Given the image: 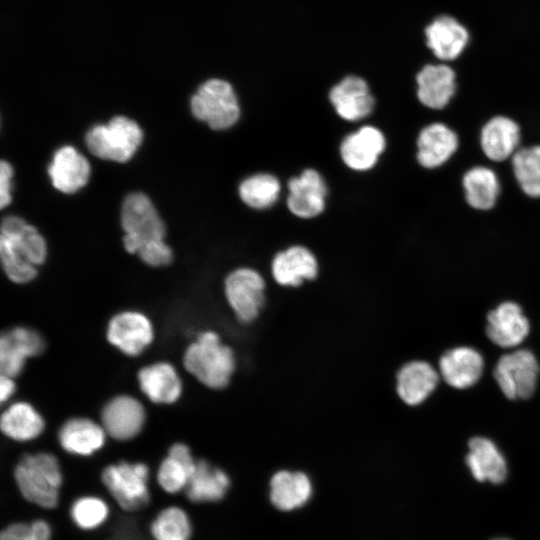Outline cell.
Returning <instances> with one entry per match:
<instances>
[{"label":"cell","mask_w":540,"mask_h":540,"mask_svg":"<svg viewBox=\"0 0 540 540\" xmlns=\"http://www.w3.org/2000/svg\"><path fill=\"white\" fill-rule=\"evenodd\" d=\"M0 238L5 239L36 266L46 259L47 245L44 238L34 226L18 216H7L2 220Z\"/></svg>","instance_id":"28"},{"label":"cell","mask_w":540,"mask_h":540,"mask_svg":"<svg viewBox=\"0 0 540 540\" xmlns=\"http://www.w3.org/2000/svg\"><path fill=\"white\" fill-rule=\"evenodd\" d=\"M428 48L442 61L458 58L469 42V32L456 18L441 15L425 28Z\"/></svg>","instance_id":"21"},{"label":"cell","mask_w":540,"mask_h":540,"mask_svg":"<svg viewBox=\"0 0 540 540\" xmlns=\"http://www.w3.org/2000/svg\"><path fill=\"white\" fill-rule=\"evenodd\" d=\"M124 248L134 254L146 244L164 240L166 229L151 200L143 193L129 194L121 207Z\"/></svg>","instance_id":"4"},{"label":"cell","mask_w":540,"mask_h":540,"mask_svg":"<svg viewBox=\"0 0 540 540\" xmlns=\"http://www.w3.org/2000/svg\"><path fill=\"white\" fill-rule=\"evenodd\" d=\"M183 365L202 385L219 390L230 383L236 360L233 350L222 343L218 333L205 330L185 349Z\"/></svg>","instance_id":"1"},{"label":"cell","mask_w":540,"mask_h":540,"mask_svg":"<svg viewBox=\"0 0 540 540\" xmlns=\"http://www.w3.org/2000/svg\"><path fill=\"white\" fill-rule=\"evenodd\" d=\"M465 462L478 482L498 485L507 478L508 468L503 454L495 443L486 437L476 436L469 440Z\"/></svg>","instance_id":"20"},{"label":"cell","mask_w":540,"mask_h":540,"mask_svg":"<svg viewBox=\"0 0 540 540\" xmlns=\"http://www.w3.org/2000/svg\"><path fill=\"white\" fill-rule=\"evenodd\" d=\"M48 173L57 190L70 194L86 185L90 164L74 147L66 145L54 153Z\"/></svg>","instance_id":"24"},{"label":"cell","mask_w":540,"mask_h":540,"mask_svg":"<svg viewBox=\"0 0 540 540\" xmlns=\"http://www.w3.org/2000/svg\"><path fill=\"white\" fill-rule=\"evenodd\" d=\"M229 487L230 478L224 470L206 460H196L185 492L191 502H216L224 498Z\"/></svg>","instance_id":"31"},{"label":"cell","mask_w":540,"mask_h":540,"mask_svg":"<svg viewBox=\"0 0 540 540\" xmlns=\"http://www.w3.org/2000/svg\"><path fill=\"white\" fill-rule=\"evenodd\" d=\"M539 372L536 356L527 349H520L502 355L493 376L506 398L529 399L536 390Z\"/></svg>","instance_id":"7"},{"label":"cell","mask_w":540,"mask_h":540,"mask_svg":"<svg viewBox=\"0 0 540 540\" xmlns=\"http://www.w3.org/2000/svg\"><path fill=\"white\" fill-rule=\"evenodd\" d=\"M520 142V125L511 117L495 115L481 127L480 147L491 161L503 162L511 159L520 148Z\"/></svg>","instance_id":"15"},{"label":"cell","mask_w":540,"mask_h":540,"mask_svg":"<svg viewBox=\"0 0 540 540\" xmlns=\"http://www.w3.org/2000/svg\"><path fill=\"white\" fill-rule=\"evenodd\" d=\"M137 254L144 263L152 267L168 265L173 258L172 251L164 240H157L146 244Z\"/></svg>","instance_id":"39"},{"label":"cell","mask_w":540,"mask_h":540,"mask_svg":"<svg viewBox=\"0 0 540 540\" xmlns=\"http://www.w3.org/2000/svg\"><path fill=\"white\" fill-rule=\"evenodd\" d=\"M287 206L297 217L313 218L325 209L327 186L322 176L314 169H306L288 182Z\"/></svg>","instance_id":"14"},{"label":"cell","mask_w":540,"mask_h":540,"mask_svg":"<svg viewBox=\"0 0 540 540\" xmlns=\"http://www.w3.org/2000/svg\"><path fill=\"white\" fill-rule=\"evenodd\" d=\"M318 274V263L313 253L303 246H292L276 254L272 261L274 280L282 286L297 287Z\"/></svg>","instance_id":"27"},{"label":"cell","mask_w":540,"mask_h":540,"mask_svg":"<svg viewBox=\"0 0 540 540\" xmlns=\"http://www.w3.org/2000/svg\"><path fill=\"white\" fill-rule=\"evenodd\" d=\"M15 378L3 375L0 376V400L1 403L8 401L16 391Z\"/></svg>","instance_id":"41"},{"label":"cell","mask_w":540,"mask_h":540,"mask_svg":"<svg viewBox=\"0 0 540 540\" xmlns=\"http://www.w3.org/2000/svg\"><path fill=\"white\" fill-rule=\"evenodd\" d=\"M466 203L474 210L489 211L497 203L501 183L496 172L483 165L473 166L462 176Z\"/></svg>","instance_id":"29"},{"label":"cell","mask_w":540,"mask_h":540,"mask_svg":"<svg viewBox=\"0 0 540 540\" xmlns=\"http://www.w3.org/2000/svg\"><path fill=\"white\" fill-rule=\"evenodd\" d=\"M416 145L420 166L435 169L447 163L457 152L459 136L445 123L433 122L420 130Z\"/></svg>","instance_id":"13"},{"label":"cell","mask_w":540,"mask_h":540,"mask_svg":"<svg viewBox=\"0 0 540 540\" xmlns=\"http://www.w3.org/2000/svg\"><path fill=\"white\" fill-rule=\"evenodd\" d=\"M265 281L254 269L243 267L229 273L224 282L226 300L244 324L256 320L265 303Z\"/></svg>","instance_id":"8"},{"label":"cell","mask_w":540,"mask_h":540,"mask_svg":"<svg viewBox=\"0 0 540 540\" xmlns=\"http://www.w3.org/2000/svg\"><path fill=\"white\" fill-rule=\"evenodd\" d=\"M195 465L196 460L190 448L181 442L174 443L157 470L159 486L167 493L180 492L186 488Z\"/></svg>","instance_id":"32"},{"label":"cell","mask_w":540,"mask_h":540,"mask_svg":"<svg viewBox=\"0 0 540 540\" xmlns=\"http://www.w3.org/2000/svg\"><path fill=\"white\" fill-rule=\"evenodd\" d=\"M143 140L140 126L124 116H116L107 124L92 127L85 136L86 146L96 157L115 162H127Z\"/></svg>","instance_id":"3"},{"label":"cell","mask_w":540,"mask_h":540,"mask_svg":"<svg viewBox=\"0 0 540 540\" xmlns=\"http://www.w3.org/2000/svg\"><path fill=\"white\" fill-rule=\"evenodd\" d=\"M14 478L21 495L28 502L44 509L57 506L63 476L53 454L38 452L24 455L15 467Z\"/></svg>","instance_id":"2"},{"label":"cell","mask_w":540,"mask_h":540,"mask_svg":"<svg viewBox=\"0 0 540 540\" xmlns=\"http://www.w3.org/2000/svg\"><path fill=\"white\" fill-rule=\"evenodd\" d=\"M313 493L309 476L302 471L280 470L269 482V498L280 511H293L304 506Z\"/></svg>","instance_id":"26"},{"label":"cell","mask_w":540,"mask_h":540,"mask_svg":"<svg viewBox=\"0 0 540 540\" xmlns=\"http://www.w3.org/2000/svg\"><path fill=\"white\" fill-rule=\"evenodd\" d=\"M154 336L151 320L144 313L134 310L115 314L106 329L108 342L130 357L142 354L151 345Z\"/></svg>","instance_id":"9"},{"label":"cell","mask_w":540,"mask_h":540,"mask_svg":"<svg viewBox=\"0 0 540 540\" xmlns=\"http://www.w3.org/2000/svg\"><path fill=\"white\" fill-rule=\"evenodd\" d=\"M417 98L432 110L444 109L456 93V73L447 64L425 65L416 76Z\"/></svg>","instance_id":"17"},{"label":"cell","mask_w":540,"mask_h":540,"mask_svg":"<svg viewBox=\"0 0 540 540\" xmlns=\"http://www.w3.org/2000/svg\"><path fill=\"white\" fill-rule=\"evenodd\" d=\"M529 330V320L515 302H502L487 315V337L501 348L518 346L528 336Z\"/></svg>","instance_id":"12"},{"label":"cell","mask_w":540,"mask_h":540,"mask_svg":"<svg viewBox=\"0 0 540 540\" xmlns=\"http://www.w3.org/2000/svg\"><path fill=\"white\" fill-rule=\"evenodd\" d=\"M0 428L7 438L17 442H27L43 433L45 420L32 404L17 401L2 412Z\"/></svg>","instance_id":"30"},{"label":"cell","mask_w":540,"mask_h":540,"mask_svg":"<svg viewBox=\"0 0 540 540\" xmlns=\"http://www.w3.org/2000/svg\"><path fill=\"white\" fill-rule=\"evenodd\" d=\"M51 528L49 524L38 519L29 524L15 522L2 530L0 540H50Z\"/></svg>","instance_id":"38"},{"label":"cell","mask_w":540,"mask_h":540,"mask_svg":"<svg viewBox=\"0 0 540 540\" xmlns=\"http://www.w3.org/2000/svg\"><path fill=\"white\" fill-rule=\"evenodd\" d=\"M329 100L337 114L347 121L367 117L374 108V98L365 80L357 76L345 77L329 93Z\"/></svg>","instance_id":"22"},{"label":"cell","mask_w":540,"mask_h":540,"mask_svg":"<svg viewBox=\"0 0 540 540\" xmlns=\"http://www.w3.org/2000/svg\"><path fill=\"white\" fill-rule=\"evenodd\" d=\"M137 380L142 393L155 404H173L182 395V380L169 362L159 361L142 367Z\"/></svg>","instance_id":"18"},{"label":"cell","mask_w":540,"mask_h":540,"mask_svg":"<svg viewBox=\"0 0 540 540\" xmlns=\"http://www.w3.org/2000/svg\"><path fill=\"white\" fill-rule=\"evenodd\" d=\"M280 182L271 174L258 173L244 179L239 185V196L249 207H271L279 197Z\"/></svg>","instance_id":"34"},{"label":"cell","mask_w":540,"mask_h":540,"mask_svg":"<svg viewBox=\"0 0 540 540\" xmlns=\"http://www.w3.org/2000/svg\"><path fill=\"white\" fill-rule=\"evenodd\" d=\"M439 373L426 361L404 364L396 375V393L409 406L423 403L436 389Z\"/></svg>","instance_id":"23"},{"label":"cell","mask_w":540,"mask_h":540,"mask_svg":"<svg viewBox=\"0 0 540 540\" xmlns=\"http://www.w3.org/2000/svg\"><path fill=\"white\" fill-rule=\"evenodd\" d=\"M101 480L118 503L126 511L144 507L150 500L149 468L143 462L119 461L106 466Z\"/></svg>","instance_id":"6"},{"label":"cell","mask_w":540,"mask_h":540,"mask_svg":"<svg viewBox=\"0 0 540 540\" xmlns=\"http://www.w3.org/2000/svg\"><path fill=\"white\" fill-rule=\"evenodd\" d=\"M13 168L9 162L2 160L0 164V207L3 209L8 206L12 200Z\"/></svg>","instance_id":"40"},{"label":"cell","mask_w":540,"mask_h":540,"mask_svg":"<svg viewBox=\"0 0 540 540\" xmlns=\"http://www.w3.org/2000/svg\"><path fill=\"white\" fill-rule=\"evenodd\" d=\"M146 421L142 403L133 396L121 394L110 399L102 408L101 425L108 436L128 441L141 433Z\"/></svg>","instance_id":"11"},{"label":"cell","mask_w":540,"mask_h":540,"mask_svg":"<svg viewBox=\"0 0 540 540\" xmlns=\"http://www.w3.org/2000/svg\"><path fill=\"white\" fill-rule=\"evenodd\" d=\"M191 111L213 130H225L239 119L240 107L232 86L220 79L203 83L191 98Z\"/></svg>","instance_id":"5"},{"label":"cell","mask_w":540,"mask_h":540,"mask_svg":"<svg viewBox=\"0 0 540 540\" xmlns=\"http://www.w3.org/2000/svg\"><path fill=\"white\" fill-rule=\"evenodd\" d=\"M385 147L386 139L381 130L363 126L343 139L340 155L350 169L366 171L375 166Z\"/></svg>","instance_id":"16"},{"label":"cell","mask_w":540,"mask_h":540,"mask_svg":"<svg viewBox=\"0 0 540 540\" xmlns=\"http://www.w3.org/2000/svg\"><path fill=\"white\" fill-rule=\"evenodd\" d=\"M491 540H512V539H510L508 537L501 536V537L492 538Z\"/></svg>","instance_id":"42"},{"label":"cell","mask_w":540,"mask_h":540,"mask_svg":"<svg viewBox=\"0 0 540 540\" xmlns=\"http://www.w3.org/2000/svg\"><path fill=\"white\" fill-rule=\"evenodd\" d=\"M0 258L5 274L16 284L31 282L38 274L36 265L24 258L3 238H0Z\"/></svg>","instance_id":"37"},{"label":"cell","mask_w":540,"mask_h":540,"mask_svg":"<svg viewBox=\"0 0 540 540\" xmlns=\"http://www.w3.org/2000/svg\"><path fill=\"white\" fill-rule=\"evenodd\" d=\"M70 515L77 527L92 530L104 523L109 515V508L99 497L83 496L73 502Z\"/></svg>","instance_id":"36"},{"label":"cell","mask_w":540,"mask_h":540,"mask_svg":"<svg viewBox=\"0 0 540 540\" xmlns=\"http://www.w3.org/2000/svg\"><path fill=\"white\" fill-rule=\"evenodd\" d=\"M514 178L530 198H540V144L520 147L511 157Z\"/></svg>","instance_id":"33"},{"label":"cell","mask_w":540,"mask_h":540,"mask_svg":"<svg viewBox=\"0 0 540 540\" xmlns=\"http://www.w3.org/2000/svg\"><path fill=\"white\" fill-rule=\"evenodd\" d=\"M484 360L474 348L459 346L446 351L439 360V372L449 386L466 389L482 376Z\"/></svg>","instance_id":"19"},{"label":"cell","mask_w":540,"mask_h":540,"mask_svg":"<svg viewBox=\"0 0 540 540\" xmlns=\"http://www.w3.org/2000/svg\"><path fill=\"white\" fill-rule=\"evenodd\" d=\"M45 346L44 338L32 328L16 326L3 332L0 337L1 374L18 377L26 361L42 354Z\"/></svg>","instance_id":"10"},{"label":"cell","mask_w":540,"mask_h":540,"mask_svg":"<svg viewBox=\"0 0 540 540\" xmlns=\"http://www.w3.org/2000/svg\"><path fill=\"white\" fill-rule=\"evenodd\" d=\"M106 436L102 425L85 417L68 419L58 431L62 449L77 456H90L99 451L106 442Z\"/></svg>","instance_id":"25"},{"label":"cell","mask_w":540,"mask_h":540,"mask_svg":"<svg viewBox=\"0 0 540 540\" xmlns=\"http://www.w3.org/2000/svg\"><path fill=\"white\" fill-rule=\"evenodd\" d=\"M154 540H189L192 526L187 513L171 506L158 513L150 526Z\"/></svg>","instance_id":"35"}]
</instances>
